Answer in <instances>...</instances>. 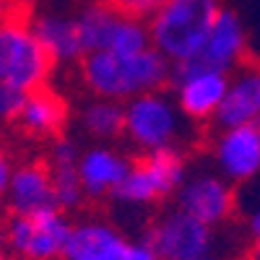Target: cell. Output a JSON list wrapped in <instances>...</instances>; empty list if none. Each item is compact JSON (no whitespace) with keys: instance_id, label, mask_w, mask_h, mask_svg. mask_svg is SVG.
Listing matches in <instances>:
<instances>
[{"instance_id":"1","label":"cell","mask_w":260,"mask_h":260,"mask_svg":"<svg viewBox=\"0 0 260 260\" xmlns=\"http://www.w3.org/2000/svg\"><path fill=\"white\" fill-rule=\"evenodd\" d=\"M78 65L86 89L94 96L117 102L159 91L172 78V62L156 47H148L138 55H115L104 50L86 52Z\"/></svg>"},{"instance_id":"2","label":"cell","mask_w":260,"mask_h":260,"mask_svg":"<svg viewBox=\"0 0 260 260\" xmlns=\"http://www.w3.org/2000/svg\"><path fill=\"white\" fill-rule=\"evenodd\" d=\"M221 11L219 0H167L148 21L151 45L172 65L195 60Z\"/></svg>"},{"instance_id":"3","label":"cell","mask_w":260,"mask_h":260,"mask_svg":"<svg viewBox=\"0 0 260 260\" xmlns=\"http://www.w3.org/2000/svg\"><path fill=\"white\" fill-rule=\"evenodd\" d=\"M187 120L190 117L180 110L177 99H172L164 89L125 102V138L146 154L175 148L185 136Z\"/></svg>"},{"instance_id":"4","label":"cell","mask_w":260,"mask_h":260,"mask_svg":"<svg viewBox=\"0 0 260 260\" xmlns=\"http://www.w3.org/2000/svg\"><path fill=\"white\" fill-rule=\"evenodd\" d=\"M55 60L39 42L31 24L11 18L0 24V83L21 91L47 86Z\"/></svg>"},{"instance_id":"5","label":"cell","mask_w":260,"mask_h":260,"mask_svg":"<svg viewBox=\"0 0 260 260\" xmlns=\"http://www.w3.org/2000/svg\"><path fill=\"white\" fill-rule=\"evenodd\" d=\"M185 180V159L177 148L148 151L130 164V172L112 198L122 206H154L175 195Z\"/></svg>"},{"instance_id":"6","label":"cell","mask_w":260,"mask_h":260,"mask_svg":"<svg viewBox=\"0 0 260 260\" xmlns=\"http://www.w3.org/2000/svg\"><path fill=\"white\" fill-rule=\"evenodd\" d=\"M73 221L60 208L8 216L3 245L16 260H62Z\"/></svg>"},{"instance_id":"7","label":"cell","mask_w":260,"mask_h":260,"mask_svg":"<svg viewBox=\"0 0 260 260\" xmlns=\"http://www.w3.org/2000/svg\"><path fill=\"white\" fill-rule=\"evenodd\" d=\"M143 240L154 247L159 260H201L211 255L213 229L182 208H172L148 224Z\"/></svg>"},{"instance_id":"8","label":"cell","mask_w":260,"mask_h":260,"mask_svg":"<svg viewBox=\"0 0 260 260\" xmlns=\"http://www.w3.org/2000/svg\"><path fill=\"white\" fill-rule=\"evenodd\" d=\"M169 83L175 86V99L180 110L192 122H203L213 120V115L219 112L229 89V73L206 71L192 62H175Z\"/></svg>"},{"instance_id":"9","label":"cell","mask_w":260,"mask_h":260,"mask_svg":"<svg viewBox=\"0 0 260 260\" xmlns=\"http://www.w3.org/2000/svg\"><path fill=\"white\" fill-rule=\"evenodd\" d=\"M175 201H177V208L195 216V219L211 229L229 221V216L234 213V203H237L232 182L221 175L187 177L182 187L175 192Z\"/></svg>"},{"instance_id":"10","label":"cell","mask_w":260,"mask_h":260,"mask_svg":"<svg viewBox=\"0 0 260 260\" xmlns=\"http://www.w3.org/2000/svg\"><path fill=\"white\" fill-rule=\"evenodd\" d=\"M213 159L221 177L234 185L260 175V125H237L219 130L213 141Z\"/></svg>"},{"instance_id":"11","label":"cell","mask_w":260,"mask_h":260,"mask_svg":"<svg viewBox=\"0 0 260 260\" xmlns=\"http://www.w3.org/2000/svg\"><path fill=\"white\" fill-rule=\"evenodd\" d=\"M245 47H247V37H245V26H242L240 16L229 8H221L206 37L203 50L198 52L195 60H187V62L206 68V71L229 73L240 65Z\"/></svg>"},{"instance_id":"12","label":"cell","mask_w":260,"mask_h":260,"mask_svg":"<svg viewBox=\"0 0 260 260\" xmlns=\"http://www.w3.org/2000/svg\"><path fill=\"white\" fill-rule=\"evenodd\" d=\"M6 208H8L11 216H24V213L57 208L50 164H45V161L18 164L16 172H13L11 187L6 192Z\"/></svg>"},{"instance_id":"13","label":"cell","mask_w":260,"mask_h":260,"mask_svg":"<svg viewBox=\"0 0 260 260\" xmlns=\"http://www.w3.org/2000/svg\"><path fill=\"white\" fill-rule=\"evenodd\" d=\"M219 130L237 125H260V68H242L229 78L226 96L213 115Z\"/></svg>"},{"instance_id":"14","label":"cell","mask_w":260,"mask_h":260,"mask_svg":"<svg viewBox=\"0 0 260 260\" xmlns=\"http://www.w3.org/2000/svg\"><path fill=\"white\" fill-rule=\"evenodd\" d=\"M130 164L120 151L107 148V146H94L86 148L78 159V175L86 190L89 201H99L107 195H115V190L122 185L125 175L130 172Z\"/></svg>"},{"instance_id":"15","label":"cell","mask_w":260,"mask_h":260,"mask_svg":"<svg viewBox=\"0 0 260 260\" xmlns=\"http://www.w3.org/2000/svg\"><path fill=\"white\" fill-rule=\"evenodd\" d=\"M65 120H68V104L52 91L50 86H42L26 94L24 110H21L16 127L29 138H60Z\"/></svg>"},{"instance_id":"16","label":"cell","mask_w":260,"mask_h":260,"mask_svg":"<svg viewBox=\"0 0 260 260\" xmlns=\"http://www.w3.org/2000/svg\"><path fill=\"white\" fill-rule=\"evenodd\" d=\"M31 29L39 42L47 47L55 62H81L86 55L78 16L65 13H42L31 21Z\"/></svg>"},{"instance_id":"17","label":"cell","mask_w":260,"mask_h":260,"mask_svg":"<svg viewBox=\"0 0 260 260\" xmlns=\"http://www.w3.org/2000/svg\"><path fill=\"white\" fill-rule=\"evenodd\" d=\"M120 237H122V229L107 219H96V216L78 219L71 226V237H68V245H65L62 260H96Z\"/></svg>"},{"instance_id":"18","label":"cell","mask_w":260,"mask_h":260,"mask_svg":"<svg viewBox=\"0 0 260 260\" xmlns=\"http://www.w3.org/2000/svg\"><path fill=\"white\" fill-rule=\"evenodd\" d=\"M81 127L94 141H115L125 136V102L117 99H91L81 110Z\"/></svg>"},{"instance_id":"19","label":"cell","mask_w":260,"mask_h":260,"mask_svg":"<svg viewBox=\"0 0 260 260\" xmlns=\"http://www.w3.org/2000/svg\"><path fill=\"white\" fill-rule=\"evenodd\" d=\"M120 21V13L115 8H110L102 3H91L78 13V26H81V37H83V47L86 52H102L110 47V39L115 34V26Z\"/></svg>"},{"instance_id":"20","label":"cell","mask_w":260,"mask_h":260,"mask_svg":"<svg viewBox=\"0 0 260 260\" xmlns=\"http://www.w3.org/2000/svg\"><path fill=\"white\" fill-rule=\"evenodd\" d=\"M50 172H52V187H55L57 208L65 213L81 208L86 201V190H83V182L78 175V164H50Z\"/></svg>"},{"instance_id":"21","label":"cell","mask_w":260,"mask_h":260,"mask_svg":"<svg viewBox=\"0 0 260 260\" xmlns=\"http://www.w3.org/2000/svg\"><path fill=\"white\" fill-rule=\"evenodd\" d=\"M151 45V31H148V24L146 21H138V18H127L120 13V21L115 26V34L110 39V47L104 52H115V55H138Z\"/></svg>"},{"instance_id":"22","label":"cell","mask_w":260,"mask_h":260,"mask_svg":"<svg viewBox=\"0 0 260 260\" xmlns=\"http://www.w3.org/2000/svg\"><path fill=\"white\" fill-rule=\"evenodd\" d=\"M96 260H159V255L154 252L143 237L141 240H130V237H120L117 242H112Z\"/></svg>"},{"instance_id":"23","label":"cell","mask_w":260,"mask_h":260,"mask_svg":"<svg viewBox=\"0 0 260 260\" xmlns=\"http://www.w3.org/2000/svg\"><path fill=\"white\" fill-rule=\"evenodd\" d=\"M110 8H115L117 13L127 16V18H138V21H151L159 8L167 0H104Z\"/></svg>"},{"instance_id":"24","label":"cell","mask_w":260,"mask_h":260,"mask_svg":"<svg viewBox=\"0 0 260 260\" xmlns=\"http://www.w3.org/2000/svg\"><path fill=\"white\" fill-rule=\"evenodd\" d=\"M29 91H21L13 89V86L0 83V122H16L21 110H24V102H26Z\"/></svg>"},{"instance_id":"25","label":"cell","mask_w":260,"mask_h":260,"mask_svg":"<svg viewBox=\"0 0 260 260\" xmlns=\"http://www.w3.org/2000/svg\"><path fill=\"white\" fill-rule=\"evenodd\" d=\"M81 159V151L78 143L71 138H55L52 148H50V164H78Z\"/></svg>"},{"instance_id":"26","label":"cell","mask_w":260,"mask_h":260,"mask_svg":"<svg viewBox=\"0 0 260 260\" xmlns=\"http://www.w3.org/2000/svg\"><path fill=\"white\" fill-rule=\"evenodd\" d=\"M13 159L6 154L3 148H0V208H6V192L11 187V180H13Z\"/></svg>"},{"instance_id":"27","label":"cell","mask_w":260,"mask_h":260,"mask_svg":"<svg viewBox=\"0 0 260 260\" xmlns=\"http://www.w3.org/2000/svg\"><path fill=\"white\" fill-rule=\"evenodd\" d=\"M18 6H21V0H0V24L11 21V18H21Z\"/></svg>"},{"instance_id":"28","label":"cell","mask_w":260,"mask_h":260,"mask_svg":"<svg viewBox=\"0 0 260 260\" xmlns=\"http://www.w3.org/2000/svg\"><path fill=\"white\" fill-rule=\"evenodd\" d=\"M247 229L252 234V240H260V203L250 211V219H247Z\"/></svg>"},{"instance_id":"29","label":"cell","mask_w":260,"mask_h":260,"mask_svg":"<svg viewBox=\"0 0 260 260\" xmlns=\"http://www.w3.org/2000/svg\"><path fill=\"white\" fill-rule=\"evenodd\" d=\"M250 260H260V240H252V247H250Z\"/></svg>"},{"instance_id":"30","label":"cell","mask_w":260,"mask_h":260,"mask_svg":"<svg viewBox=\"0 0 260 260\" xmlns=\"http://www.w3.org/2000/svg\"><path fill=\"white\" fill-rule=\"evenodd\" d=\"M0 260H16V257L8 252V247H6V245H0Z\"/></svg>"},{"instance_id":"31","label":"cell","mask_w":260,"mask_h":260,"mask_svg":"<svg viewBox=\"0 0 260 260\" xmlns=\"http://www.w3.org/2000/svg\"><path fill=\"white\" fill-rule=\"evenodd\" d=\"M201 260H219V257H211V255H206V257H201Z\"/></svg>"}]
</instances>
